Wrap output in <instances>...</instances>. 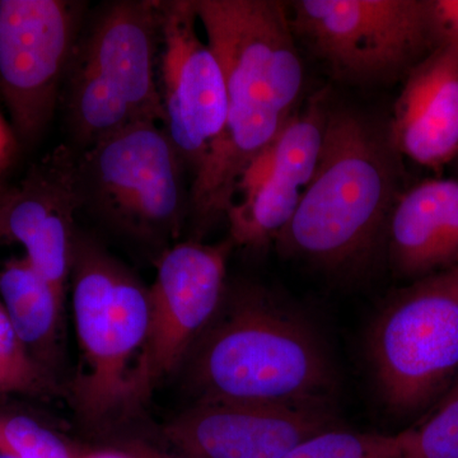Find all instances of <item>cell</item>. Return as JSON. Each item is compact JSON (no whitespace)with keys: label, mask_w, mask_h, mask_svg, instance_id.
Listing matches in <instances>:
<instances>
[{"label":"cell","mask_w":458,"mask_h":458,"mask_svg":"<svg viewBox=\"0 0 458 458\" xmlns=\"http://www.w3.org/2000/svg\"><path fill=\"white\" fill-rule=\"evenodd\" d=\"M47 384L40 367L30 357L0 301V397L40 393Z\"/></svg>","instance_id":"cell-21"},{"label":"cell","mask_w":458,"mask_h":458,"mask_svg":"<svg viewBox=\"0 0 458 458\" xmlns=\"http://www.w3.org/2000/svg\"><path fill=\"white\" fill-rule=\"evenodd\" d=\"M399 156L388 128L328 108L318 168L276 238L280 251L333 273L366 267L386 243L403 194Z\"/></svg>","instance_id":"cell-3"},{"label":"cell","mask_w":458,"mask_h":458,"mask_svg":"<svg viewBox=\"0 0 458 458\" xmlns=\"http://www.w3.org/2000/svg\"><path fill=\"white\" fill-rule=\"evenodd\" d=\"M82 203L78 159L65 147L0 194V246L22 247L23 256L63 301L77 238L74 214Z\"/></svg>","instance_id":"cell-11"},{"label":"cell","mask_w":458,"mask_h":458,"mask_svg":"<svg viewBox=\"0 0 458 458\" xmlns=\"http://www.w3.org/2000/svg\"><path fill=\"white\" fill-rule=\"evenodd\" d=\"M294 35L337 80L393 83L439 44L434 0H297Z\"/></svg>","instance_id":"cell-6"},{"label":"cell","mask_w":458,"mask_h":458,"mask_svg":"<svg viewBox=\"0 0 458 458\" xmlns=\"http://www.w3.org/2000/svg\"><path fill=\"white\" fill-rule=\"evenodd\" d=\"M186 360L198 401L331 406L336 390L335 369L311 325L259 285H227Z\"/></svg>","instance_id":"cell-2"},{"label":"cell","mask_w":458,"mask_h":458,"mask_svg":"<svg viewBox=\"0 0 458 458\" xmlns=\"http://www.w3.org/2000/svg\"><path fill=\"white\" fill-rule=\"evenodd\" d=\"M80 369L78 411L106 417L132 400V378L149 328V289L89 240L75 238L71 267Z\"/></svg>","instance_id":"cell-4"},{"label":"cell","mask_w":458,"mask_h":458,"mask_svg":"<svg viewBox=\"0 0 458 458\" xmlns=\"http://www.w3.org/2000/svg\"><path fill=\"white\" fill-rule=\"evenodd\" d=\"M454 161H456V170L458 172V155L456 156V158L454 159Z\"/></svg>","instance_id":"cell-26"},{"label":"cell","mask_w":458,"mask_h":458,"mask_svg":"<svg viewBox=\"0 0 458 458\" xmlns=\"http://www.w3.org/2000/svg\"><path fill=\"white\" fill-rule=\"evenodd\" d=\"M386 245L397 276L420 279L458 264V180H428L403 191Z\"/></svg>","instance_id":"cell-15"},{"label":"cell","mask_w":458,"mask_h":458,"mask_svg":"<svg viewBox=\"0 0 458 458\" xmlns=\"http://www.w3.org/2000/svg\"><path fill=\"white\" fill-rule=\"evenodd\" d=\"M4 186L2 185V182H0V194H2L3 190H4Z\"/></svg>","instance_id":"cell-27"},{"label":"cell","mask_w":458,"mask_h":458,"mask_svg":"<svg viewBox=\"0 0 458 458\" xmlns=\"http://www.w3.org/2000/svg\"><path fill=\"white\" fill-rule=\"evenodd\" d=\"M434 17L439 42L458 44V0H434Z\"/></svg>","instance_id":"cell-23"},{"label":"cell","mask_w":458,"mask_h":458,"mask_svg":"<svg viewBox=\"0 0 458 458\" xmlns=\"http://www.w3.org/2000/svg\"><path fill=\"white\" fill-rule=\"evenodd\" d=\"M405 434L352 432L343 427L306 439L282 458H403Z\"/></svg>","instance_id":"cell-19"},{"label":"cell","mask_w":458,"mask_h":458,"mask_svg":"<svg viewBox=\"0 0 458 458\" xmlns=\"http://www.w3.org/2000/svg\"><path fill=\"white\" fill-rule=\"evenodd\" d=\"M367 344L388 411L410 417L441 399L458 381V264L394 294Z\"/></svg>","instance_id":"cell-5"},{"label":"cell","mask_w":458,"mask_h":458,"mask_svg":"<svg viewBox=\"0 0 458 458\" xmlns=\"http://www.w3.org/2000/svg\"><path fill=\"white\" fill-rule=\"evenodd\" d=\"M339 427L331 406L198 401L167 434L183 458H282Z\"/></svg>","instance_id":"cell-12"},{"label":"cell","mask_w":458,"mask_h":458,"mask_svg":"<svg viewBox=\"0 0 458 458\" xmlns=\"http://www.w3.org/2000/svg\"><path fill=\"white\" fill-rule=\"evenodd\" d=\"M162 2L126 0L102 11L81 64L98 72L125 98L140 122H165L158 81Z\"/></svg>","instance_id":"cell-13"},{"label":"cell","mask_w":458,"mask_h":458,"mask_svg":"<svg viewBox=\"0 0 458 458\" xmlns=\"http://www.w3.org/2000/svg\"><path fill=\"white\" fill-rule=\"evenodd\" d=\"M80 8L63 0H0V92L21 140H36L53 117Z\"/></svg>","instance_id":"cell-9"},{"label":"cell","mask_w":458,"mask_h":458,"mask_svg":"<svg viewBox=\"0 0 458 458\" xmlns=\"http://www.w3.org/2000/svg\"><path fill=\"white\" fill-rule=\"evenodd\" d=\"M233 242H183L157 262L149 289V328L132 378V399H141L179 369L209 327L227 289Z\"/></svg>","instance_id":"cell-8"},{"label":"cell","mask_w":458,"mask_h":458,"mask_svg":"<svg viewBox=\"0 0 458 458\" xmlns=\"http://www.w3.org/2000/svg\"><path fill=\"white\" fill-rule=\"evenodd\" d=\"M391 140L400 155L437 168L458 155V44L442 41L408 74Z\"/></svg>","instance_id":"cell-14"},{"label":"cell","mask_w":458,"mask_h":458,"mask_svg":"<svg viewBox=\"0 0 458 458\" xmlns=\"http://www.w3.org/2000/svg\"><path fill=\"white\" fill-rule=\"evenodd\" d=\"M194 4L227 86L225 128L194 174L190 197L195 218L205 225L227 216L241 177L297 110L303 66L283 3L194 0Z\"/></svg>","instance_id":"cell-1"},{"label":"cell","mask_w":458,"mask_h":458,"mask_svg":"<svg viewBox=\"0 0 458 458\" xmlns=\"http://www.w3.org/2000/svg\"><path fill=\"white\" fill-rule=\"evenodd\" d=\"M194 0L162 2L159 73L165 131L197 174L225 128L227 86L218 57L198 35Z\"/></svg>","instance_id":"cell-10"},{"label":"cell","mask_w":458,"mask_h":458,"mask_svg":"<svg viewBox=\"0 0 458 458\" xmlns=\"http://www.w3.org/2000/svg\"><path fill=\"white\" fill-rule=\"evenodd\" d=\"M303 191L293 181L271 172L262 185L240 195L229 207V240L247 249H262L276 241L293 218Z\"/></svg>","instance_id":"cell-17"},{"label":"cell","mask_w":458,"mask_h":458,"mask_svg":"<svg viewBox=\"0 0 458 458\" xmlns=\"http://www.w3.org/2000/svg\"><path fill=\"white\" fill-rule=\"evenodd\" d=\"M0 298L26 348H47L54 342L64 301L25 256L0 260Z\"/></svg>","instance_id":"cell-16"},{"label":"cell","mask_w":458,"mask_h":458,"mask_svg":"<svg viewBox=\"0 0 458 458\" xmlns=\"http://www.w3.org/2000/svg\"><path fill=\"white\" fill-rule=\"evenodd\" d=\"M71 86L72 131L84 150L140 122L119 90L89 66H75Z\"/></svg>","instance_id":"cell-18"},{"label":"cell","mask_w":458,"mask_h":458,"mask_svg":"<svg viewBox=\"0 0 458 458\" xmlns=\"http://www.w3.org/2000/svg\"><path fill=\"white\" fill-rule=\"evenodd\" d=\"M0 454L5 458H72L65 443L25 415L0 414Z\"/></svg>","instance_id":"cell-22"},{"label":"cell","mask_w":458,"mask_h":458,"mask_svg":"<svg viewBox=\"0 0 458 458\" xmlns=\"http://www.w3.org/2000/svg\"><path fill=\"white\" fill-rule=\"evenodd\" d=\"M183 167L165 128L131 123L78 159L83 203L140 236H174L186 204Z\"/></svg>","instance_id":"cell-7"},{"label":"cell","mask_w":458,"mask_h":458,"mask_svg":"<svg viewBox=\"0 0 458 458\" xmlns=\"http://www.w3.org/2000/svg\"><path fill=\"white\" fill-rule=\"evenodd\" d=\"M90 458H122V456H116V454H105V456L90 457Z\"/></svg>","instance_id":"cell-25"},{"label":"cell","mask_w":458,"mask_h":458,"mask_svg":"<svg viewBox=\"0 0 458 458\" xmlns=\"http://www.w3.org/2000/svg\"><path fill=\"white\" fill-rule=\"evenodd\" d=\"M122 458H123V457H122Z\"/></svg>","instance_id":"cell-28"},{"label":"cell","mask_w":458,"mask_h":458,"mask_svg":"<svg viewBox=\"0 0 458 458\" xmlns=\"http://www.w3.org/2000/svg\"><path fill=\"white\" fill-rule=\"evenodd\" d=\"M403 434V458H458V381Z\"/></svg>","instance_id":"cell-20"},{"label":"cell","mask_w":458,"mask_h":458,"mask_svg":"<svg viewBox=\"0 0 458 458\" xmlns=\"http://www.w3.org/2000/svg\"><path fill=\"white\" fill-rule=\"evenodd\" d=\"M17 153V135L0 114V176L8 170Z\"/></svg>","instance_id":"cell-24"}]
</instances>
